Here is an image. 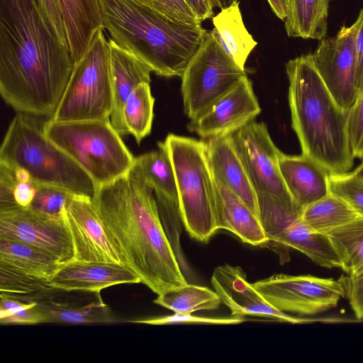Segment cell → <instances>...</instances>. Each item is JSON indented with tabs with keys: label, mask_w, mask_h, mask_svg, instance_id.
Masks as SVG:
<instances>
[{
	"label": "cell",
	"mask_w": 363,
	"mask_h": 363,
	"mask_svg": "<svg viewBox=\"0 0 363 363\" xmlns=\"http://www.w3.org/2000/svg\"><path fill=\"white\" fill-rule=\"evenodd\" d=\"M206 152L214 179L238 195L259 218L256 193L230 135L207 140Z\"/></svg>",
	"instance_id": "20"
},
{
	"label": "cell",
	"mask_w": 363,
	"mask_h": 363,
	"mask_svg": "<svg viewBox=\"0 0 363 363\" xmlns=\"http://www.w3.org/2000/svg\"><path fill=\"white\" fill-rule=\"evenodd\" d=\"M291 125L302 154L329 173L349 172L354 164L347 131L348 111L335 101L320 77L311 54L286 64Z\"/></svg>",
	"instance_id": "3"
},
{
	"label": "cell",
	"mask_w": 363,
	"mask_h": 363,
	"mask_svg": "<svg viewBox=\"0 0 363 363\" xmlns=\"http://www.w3.org/2000/svg\"><path fill=\"white\" fill-rule=\"evenodd\" d=\"M74 65L36 0H0V94L7 104L50 118Z\"/></svg>",
	"instance_id": "1"
},
{
	"label": "cell",
	"mask_w": 363,
	"mask_h": 363,
	"mask_svg": "<svg viewBox=\"0 0 363 363\" xmlns=\"http://www.w3.org/2000/svg\"><path fill=\"white\" fill-rule=\"evenodd\" d=\"M153 302L174 313H182L216 309L222 303L216 291L188 283L163 291Z\"/></svg>",
	"instance_id": "31"
},
{
	"label": "cell",
	"mask_w": 363,
	"mask_h": 363,
	"mask_svg": "<svg viewBox=\"0 0 363 363\" xmlns=\"http://www.w3.org/2000/svg\"><path fill=\"white\" fill-rule=\"evenodd\" d=\"M154 103L150 83H142L131 93L123 108L128 134H132L138 144L151 132Z\"/></svg>",
	"instance_id": "32"
},
{
	"label": "cell",
	"mask_w": 363,
	"mask_h": 363,
	"mask_svg": "<svg viewBox=\"0 0 363 363\" xmlns=\"http://www.w3.org/2000/svg\"><path fill=\"white\" fill-rule=\"evenodd\" d=\"M112 102L109 43L101 29L75 63L63 96L50 119L56 122L108 119Z\"/></svg>",
	"instance_id": "8"
},
{
	"label": "cell",
	"mask_w": 363,
	"mask_h": 363,
	"mask_svg": "<svg viewBox=\"0 0 363 363\" xmlns=\"http://www.w3.org/2000/svg\"><path fill=\"white\" fill-rule=\"evenodd\" d=\"M0 237L35 246L63 264L74 258L73 242L65 218H48L27 208L0 210Z\"/></svg>",
	"instance_id": "13"
},
{
	"label": "cell",
	"mask_w": 363,
	"mask_h": 363,
	"mask_svg": "<svg viewBox=\"0 0 363 363\" xmlns=\"http://www.w3.org/2000/svg\"><path fill=\"white\" fill-rule=\"evenodd\" d=\"M280 172L295 205L302 209L329 193V172L309 157L279 151Z\"/></svg>",
	"instance_id": "19"
},
{
	"label": "cell",
	"mask_w": 363,
	"mask_h": 363,
	"mask_svg": "<svg viewBox=\"0 0 363 363\" xmlns=\"http://www.w3.org/2000/svg\"><path fill=\"white\" fill-rule=\"evenodd\" d=\"M211 284L221 302L230 310L232 315H259L292 324L342 321L341 318H296L279 311L247 281L245 273L239 267L225 264L216 267Z\"/></svg>",
	"instance_id": "16"
},
{
	"label": "cell",
	"mask_w": 363,
	"mask_h": 363,
	"mask_svg": "<svg viewBox=\"0 0 363 363\" xmlns=\"http://www.w3.org/2000/svg\"><path fill=\"white\" fill-rule=\"evenodd\" d=\"M214 180L217 229L227 230L253 246H266L269 240L260 218L229 188Z\"/></svg>",
	"instance_id": "21"
},
{
	"label": "cell",
	"mask_w": 363,
	"mask_h": 363,
	"mask_svg": "<svg viewBox=\"0 0 363 363\" xmlns=\"http://www.w3.org/2000/svg\"><path fill=\"white\" fill-rule=\"evenodd\" d=\"M48 26L66 47H68L58 0H36Z\"/></svg>",
	"instance_id": "39"
},
{
	"label": "cell",
	"mask_w": 363,
	"mask_h": 363,
	"mask_svg": "<svg viewBox=\"0 0 363 363\" xmlns=\"http://www.w3.org/2000/svg\"><path fill=\"white\" fill-rule=\"evenodd\" d=\"M361 24L356 38L357 51V86L359 93L363 91V9L359 14Z\"/></svg>",
	"instance_id": "43"
},
{
	"label": "cell",
	"mask_w": 363,
	"mask_h": 363,
	"mask_svg": "<svg viewBox=\"0 0 363 363\" xmlns=\"http://www.w3.org/2000/svg\"><path fill=\"white\" fill-rule=\"evenodd\" d=\"M330 193L345 201L363 217V179L354 172L329 173Z\"/></svg>",
	"instance_id": "35"
},
{
	"label": "cell",
	"mask_w": 363,
	"mask_h": 363,
	"mask_svg": "<svg viewBox=\"0 0 363 363\" xmlns=\"http://www.w3.org/2000/svg\"><path fill=\"white\" fill-rule=\"evenodd\" d=\"M329 0H289L288 36L321 40L327 33Z\"/></svg>",
	"instance_id": "28"
},
{
	"label": "cell",
	"mask_w": 363,
	"mask_h": 363,
	"mask_svg": "<svg viewBox=\"0 0 363 363\" xmlns=\"http://www.w3.org/2000/svg\"><path fill=\"white\" fill-rule=\"evenodd\" d=\"M47 323V315L35 306L0 318L1 325H35Z\"/></svg>",
	"instance_id": "41"
},
{
	"label": "cell",
	"mask_w": 363,
	"mask_h": 363,
	"mask_svg": "<svg viewBox=\"0 0 363 363\" xmlns=\"http://www.w3.org/2000/svg\"><path fill=\"white\" fill-rule=\"evenodd\" d=\"M93 201L125 265L159 295L186 284L159 214L154 191L130 170L97 189Z\"/></svg>",
	"instance_id": "2"
},
{
	"label": "cell",
	"mask_w": 363,
	"mask_h": 363,
	"mask_svg": "<svg viewBox=\"0 0 363 363\" xmlns=\"http://www.w3.org/2000/svg\"><path fill=\"white\" fill-rule=\"evenodd\" d=\"M269 243L282 249L297 250L320 267L341 269L340 262L327 235L313 231L302 220L300 214L287 220L266 246Z\"/></svg>",
	"instance_id": "24"
},
{
	"label": "cell",
	"mask_w": 363,
	"mask_h": 363,
	"mask_svg": "<svg viewBox=\"0 0 363 363\" xmlns=\"http://www.w3.org/2000/svg\"><path fill=\"white\" fill-rule=\"evenodd\" d=\"M71 55L77 63L104 29L99 0H58Z\"/></svg>",
	"instance_id": "23"
},
{
	"label": "cell",
	"mask_w": 363,
	"mask_h": 363,
	"mask_svg": "<svg viewBox=\"0 0 363 363\" xmlns=\"http://www.w3.org/2000/svg\"><path fill=\"white\" fill-rule=\"evenodd\" d=\"M260 112L252 82L245 75L200 116L191 120L187 128L206 140L225 137L253 121Z\"/></svg>",
	"instance_id": "15"
},
{
	"label": "cell",
	"mask_w": 363,
	"mask_h": 363,
	"mask_svg": "<svg viewBox=\"0 0 363 363\" xmlns=\"http://www.w3.org/2000/svg\"><path fill=\"white\" fill-rule=\"evenodd\" d=\"M361 24L341 27L333 38H323L311 54L314 65L336 103L348 111L359 94L357 86L356 38Z\"/></svg>",
	"instance_id": "12"
},
{
	"label": "cell",
	"mask_w": 363,
	"mask_h": 363,
	"mask_svg": "<svg viewBox=\"0 0 363 363\" xmlns=\"http://www.w3.org/2000/svg\"><path fill=\"white\" fill-rule=\"evenodd\" d=\"M252 284L269 303L286 313L317 315L336 307L346 296L343 276L335 279L277 274Z\"/></svg>",
	"instance_id": "11"
},
{
	"label": "cell",
	"mask_w": 363,
	"mask_h": 363,
	"mask_svg": "<svg viewBox=\"0 0 363 363\" xmlns=\"http://www.w3.org/2000/svg\"><path fill=\"white\" fill-rule=\"evenodd\" d=\"M58 289L38 299L35 306L48 317V323L63 324L104 323L114 321L108 306L103 301L100 292H92L88 298L62 296Z\"/></svg>",
	"instance_id": "22"
},
{
	"label": "cell",
	"mask_w": 363,
	"mask_h": 363,
	"mask_svg": "<svg viewBox=\"0 0 363 363\" xmlns=\"http://www.w3.org/2000/svg\"><path fill=\"white\" fill-rule=\"evenodd\" d=\"M245 319L243 316L232 315L230 317H203L193 315L191 313H174V314L146 318L143 320H130L134 323H143L154 325L182 324V323H203L213 325H231L238 324L244 322Z\"/></svg>",
	"instance_id": "37"
},
{
	"label": "cell",
	"mask_w": 363,
	"mask_h": 363,
	"mask_svg": "<svg viewBox=\"0 0 363 363\" xmlns=\"http://www.w3.org/2000/svg\"><path fill=\"white\" fill-rule=\"evenodd\" d=\"M0 318L11 315L36 305V302L25 303L18 299L1 294H0Z\"/></svg>",
	"instance_id": "44"
},
{
	"label": "cell",
	"mask_w": 363,
	"mask_h": 363,
	"mask_svg": "<svg viewBox=\"0 0 363 363\" xmlns=\"http://www.w3.org/2000/svg\"><path fill=\"white\" fill-rule=\"evenodd\" d=\"M44 131L91 177L97 189L128 174L134 164L135 157L110 118L69 122L49 119Z\"/></svg>",
	"instance_id": "6"
},
{
	"label": "cell",
	"mask_w": 363,
	"mask_h": 363,
	"mask_svg": "<svg viewBox=\"0 0 363 363\" xmlns=\"http://www.w3.org/2000/svg\"><path fill=\"white\" fill-rule=\"evenodd\" d=\"M353 172L357 176L362 177L363 179V161L361 164H359L357 168H355Z\"/></svg>",
	"instance_id": "47"
},
{
	"label": "cell",
	"mask_w": 363,
	"mask_h": 363,
	"mask_svg": "<svg viewBox=\"0 0 363 363\" xmlns=\"http://www.w3.org/2000/svg\"><path fill=\"white\" fill-rule=\"evenodd\" d=\"M163 143L174 171L184 227L192 238L206 242L218 230L215 180L206 142L169 134Z\"/></svg>",
	"instance_id": "7"
},
{
	"label": "cell",
	"mask_w": 363,
	"mask_h": 363,
	"mask_svg": "<svg viewBox=\"0 0 363 363\" xmlns=\"http://www.w3.org/2000/svg\"><path fill=\"white\" fill-rule=\"evenodd\" d=\"M273 12L282 21H285L289 9V0H267Z\"/></svg>",
	"instance_id": "45"
},
{
	"label": "cell",
	"mask_w": 363,
	"mask_h": 363,
	"mask_svg": "<svg viewBox=\"0 0 363 363\" xmlns=\"http://www.w3.org/2000/svg\"><path fill=\"white\" fill-rule=\"evenodd\" d=\"M247 75L207 30L182 75L184 110L196 119Z\"/></svg>",
	"instance_id": "9"
},
{
	"label": "cell",
	"mask_w": 363,
	"mask_h": 363,
	"mask_svg": "<svg viewBox=\"0 0 363 363\" xmlns=\"http://www.w3.org/2000/svg\"><path fill=\"white\" fill-rule=\"evenodd\" d=\"M111 39L156 74L182 77L207 30L169 18L132 0H99Z\"/></svg>",
	"instance_id": "4"
},
{
	"label": "cell",
	"mask_w": 363,
	"mask_h": 363,
	"mask_svg": "<svg viewBox=\"0 0 363 363\" xmlns=\"http://www.w3.org/2000/svg\"><path fill=\"white\" fill-rule=\"evenodd\" d=\"M212 21L214 27L211 32L215 39L236 64L245 69L246 60L257 43L244 25L239 2L221 9Z\"/></svg>",
	"instance_id": "25"
},
{
	"label": "cell",
	"mask_w": 363,
	"mask_h": 363,
	"mask_svg": "<svg viewBox=\"0 0 363 363\" xmlns=\"http://www.w3.org/2000/svg\"><path fill=\"white\" fill-rule=\"evenodd\" d=\"M173 20L189 25L201 21L184 0H132Z\"/></svg>",
	"instance_id": "36"
},
{
	"label": "cell",
	"mask_w": 363,
	"mask_h": 363,
	"mask_svg": "<svg viewBox=\"0 0 363 363\" xmlns=\"http://www.w3.org/2000/svg\"><path fill=\"white\" fill-rule=\"evenodd\" d=\"M347 131L353 157L363 159V91L348 110Z\"/></svg>",
	"instance_id": "38"
},
{
	"label": "cell",
	"mask_w": 363,
	"mask_h": 363,
	"mask_svg": "<svg viewBox=\"0 0 363 363\" xmlns=\"http://www.w3.org/2000/svg\"><path fill=\"white\" fill-rule=\"evenodd\" d=\"M109 43L112 110L110 120L121 135L128 134L123 118V108L129 96L142 83H150L151 68L113 40Z\"/></svg>",
	"instance_id": "18"
},
{
	"label": "cell",
	"mask_w": 363,
	"mask_h": 363,
	"mask_svg": "<svg viewBox=\"0 0 363 363\" xmlns=\"http://www.w3.org/2000/svg\"><path fill=\"white\" fill-rule=\"evenodd\" d=\"M141 283L140 277L125 264L102 262L63 264L49 280L54 289L100 292L115 285Z\"/></svg>",
	"instance_id": "17"
},
{
	"label": "cell",
	"mask_w": 363,
	"mask_h": 363,
	"mask_svg": "<svg viewBox=\"0 0 363 363\" xmlns=\"http://www.w3.org/2000/svg\"><path fill=\"white\" fill-rule=\"evenodd\" d=\"M346 297L357 320H363V272L343 277Z\"/></svg>",
	"instance_id": "40"
},
{
	"label": "cell",
	"mask_w": 363,
	"mask_h": 363,
	"mask_svg": "<svg viewBox=\"0 0 363 363\" xmlns=\"http://www.w3.org/2000/svg\"><path fill=\"white\" fill-rule=\"evenodd\" d=\"M0 262L17 270L50 280L63 263L35 246L0 237Z\"/></svg>",
	"instance_id": "27"
},
{
	"label": "cell",
	"mask_w": 363,
	"mask_h": 363,
	"mask_svg": "<svg viewBox=\"0 0 363 363\" xmlns=\"http://www.w3.org/2000/svg\"><path fill=\"white\" fill-rule=\"evenodd\" d=\"M54 289L49 280L17 270L0 262L1 294L33 303Z\"/></svg>",
	"instance_id": "33"
},
{
	"label": "cell",
	"mask_w": 363,
	"mask_h": 363,
	"mask_svg": "<svg viewBox=\"0 0 363 363\" xmlns=\"http://www.w3.org/2000/svg\"><path fill=\"white\" fill-rule=\"evenodd\" d=\"M198 19L203 21L210 18L214 15V8L218 6L216 0H184Z\"/></svg>",
	"instance_id": "42"
},
{
	"label": "cell",
	"mask_w": 363,
	"mask_h": 363,
	"mask_svg": "<svg viewBox=\"0 0 363 363\" xmlns=\"http://www.w3.org/2000/svg\"><path fill=\"white\" fill-rule=\"evenodd\" d=\"M341 269L348 275L363 272V217L345 224L327 235Z\"/></svg>",
	"instance_id": "30"
},
{
	"label": "cell",
	"mask_w": 363,
	"mask_h": 363,
	"mask_svg": "<svg viewBox=\"0 0 363 363\" xmlns=\"http://www.w3.org/2000/svg\"><path fill=\"white\" fill-rule=\"evenodd\" d=\"M65 218L74 245V255L72 262L124 264L106 230L92 198L70 194L65 206Z\"/></svg>",
	"instance_id": "14"
},
{
	"label": "cell",
	"mask_w": 363,
	"mask_h": 363,
	"mask_svg": "<svg viewBox=\"0 0 363 363\" xmlns=\"http://www.w3.org/2000/svg\"><path fill=\"white\" fill-rule=\"evenodd\" d=\"M230 137L256 193L259 212L276 206L301 211L284 184L279 165L280 150L272 141L267 125L253 121Z\"/></svg>",
	"instance_id": "10"
},
{
	"label": "cell",
	"mask_w": 363,
	"mask_h": 363,
	"mask_svg": "<svg viewBox=\"0 0 363 363\" xmlns=\"http://www.w3.org/2000/svg\"><path fill=\"white\" fill-rule=\"evenodd\" d=\"M70 194L63 189L38 183L34 198L27 208L48 218L65 219V206Z\"/></svg>",
	"instance_id": "34"
},
{
	"label": "cell",
	"mask_w": 363,
	"mask_h": 363,
	"mask_svg": "<svg viewBox=\"0 0 363 363\" xmlns=\"http://www.w3.org/2000/svg\"><path fill=\"white\" fill-rule=\"evenodd\" d=\"M300 216L313 231L325 235L361 217L345 201L331 193L303 208Z\"/></svg>",
	"instance_id": "29"
},
{
	"label": "cell",
	"mask_w": 363,
	"mask_h": 363,
	"mask_svg": "<svg viewBox=\"0 0 363 363\" xmlns=\"http://www.w3.org/2000/svg\"><path fill=\"white\" fill-rule=\"evenodd\" d=\"M155 194L179 204L175 174L172 163L163 142L158 143V150L138 157L130 169Z\"/></svg>",
	"instance_id": "26"
},
{
	"label": "cell",
	"mask_w": 363,
	"mask_h": 363,
	"mask_svg": "<svg viewBox=\"0 0 363 363\" xmlns=\"http://www.w3.org/2000/svg\"><path fill=\"white\" fill-rule=\"evenodd\" d=\"M216 1L218 3V6L220 9H223L237 2V0H216Z\"/></svg>",
	"instance_id": "46"
},
{
	"label": "cell",
	"mask_w": 363,
	"mask_h": 363,
	"mask_svg": "<svg viewBox=\"0 0 363 363\" xmlns=\"http://www.w3.org/2000/svg\"><path fill=\"white\" fill-rule=\"evenodd\" d=\"M0 163L20 169L33 181L94 198L91 177L45 135L44 124L18 113L11 121L0 148Z\"/></svg>",
	"instance_id": "5"
}]
</instances>
